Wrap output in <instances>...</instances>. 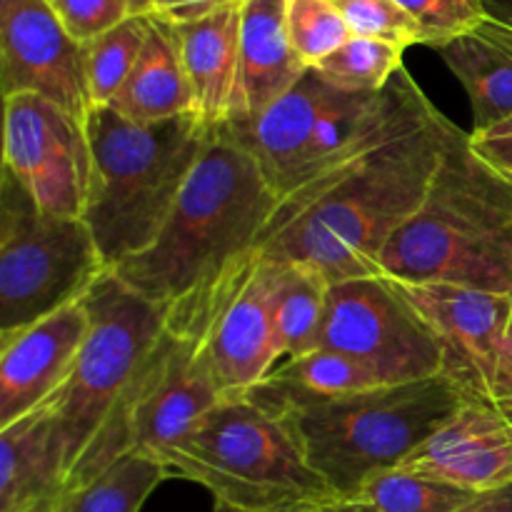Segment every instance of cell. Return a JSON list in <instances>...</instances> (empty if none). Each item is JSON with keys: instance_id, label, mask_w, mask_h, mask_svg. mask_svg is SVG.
Returning <instances> with one entry per match:
<instances>
[{"instance_id": "obj_1", "label": "cell", "mask_w": 512, "mask_h": 512, "mask_svg": "<svg viewBox=\"0 0 512 512\" xmlns=\"http://www.w3.org/2000/svg\"><path fill=\"white\" fill-rule=\"evenodd\" d=\"M448 123L408 70L395 73L375 128L323 178L278 205L258 253L310 265L330 283L380 275L385 245L428 195Z\"/></svg>"}, {"instance_id": "obj_2", "label": "cell", "mask_w": 512, "mask_h": 512, "mask_svg": "<svg viewBox=\"0 0 512 512\" xmlns=\"http://www.w3.org/2000/svg\"><path fill=\"white\" fill-rule=\"evenodd\" d=\"M278 205L250 150L220 125L158 238L113 273L140 298L175 308L255 253Z\"/></svg>"}, {"instance_id": "obj_3", "label": "cell", "mask_w": 512, "mask_h": 512, "mask_svg": "<svg viewBox=\"0 0 512 512\" xmlns=\"http://www.w3.org/2000/svg\"><path fill=\"white\" fill-rule=\"evenodd\" d=\"M380 275L512 295V183L448 123L445 150L423 205L388 240Z\"/></svg>"}, {"instance_id": "obj_4", "label": "cell", "mask_w": 512, "mask_h": 512, "mask_svg": "<svg viewBox=\"0 0 512 512\" xmlns=\"http://www.w3.org/2000/svg\"><path fill=\"white\" fill-rule=\"evenodd\" d=\"M85 133L93 173L83 220L113 270L158 238L215 128L198 113L143 125L93 105Z\"/></svg>"}, {"instance_id": "obj_5", "label": "cell", "mask_w": 512, "mask_h": 512, "mask_svg": "<svg viewBox=\"0 0 512 512\" xmlns=\"http://www.w3.org/2000/svg\"><path fill=\"white\" fill-rule=\"evenodd\" d=\"M158 463L170 478L210 490L215 503L243 512L320 508L333 490L310 468L288 420L248 398H223Z\"/></svg>"}, {"instance_id": "obj_6", "label": "cell", "mask_w": 512, "mask_h": 512, "mask_svg": "<svg viewBox=\"0 0 512 512\" xmlns=\"http://www.w3.org/2000/svg\"><path fill=\"white\" fill-rule=\"evenodd\" d=\"M465 403L463 393L438 375L305 405L283 420L335 498L350 500L375 475L400 468Z\"/></svg>"}, {"instance_id": "obj_7", "label": "cell", "mask_w": 512, "mask_h": 512, "mask_svg": "<svg viewBox=\"0 0 512 512\" xmlns=\"http://www.w3.org/2000/svg\"><path fill=\"white\" fill-rule=\"evenodd\" d=\"M83 303L90 333L68 383L50 400L68 475L93 440L120 418L165 335V308L133 293L113 270L95 280Z\"/></svg>"}, {"instance_id": "obj_8", "label": "cell", "mask_w": 512, "mask_h": 512, "mask_svg": "<svg viewBox=\"0 0 512 512\" xmlns=\"http://www.w3.org/2000/svg\"><path fill=\"white\" fill-rule=\"evenodd\" d=\"M105 263L83 218L40 208L8 173L0 175V338L83 300Z\"/></svg>"}, {"instance_id": "obj_9", "label": "cell", "mask_w": 512, "mask_h": 512, "mask_svg": "<svg viewBox=\"0 0 512 512\" xmlns=\"http://www.w3.org/2000/svg\"><path fill=\"white\" fill-rule=\"evenodd\" d=\"M383 108L385 90L348 93L308 68L248 130L230 135L250 150L275 198L285 203L348 158Z\"/></svg>"}, {"instance_id": "obj_10", "label": "cell", "mask_w": 512, "mask_h": 512, "mask_svg": "<svg viewBox=\"0 0 512 512\" xmlns=\"http://www.w3.org/2000/svg\"><path fill=\"white\" fill-rule=\"evenodd\" d=\"M223 398L205 365L198 338L165 328L133 398L120 418L108 425L75 463L65 490L90 483L128 453H143L158 460Z\"/></svg>"}, {"instance_id": "obj_11", "label": "cell", "mask_w": 512, "mask_h": 512, "mask_svg": "<svg viewBox=\"0 0 512 512\" xmlns=\"http://www.w3.org/2000/svg\"><path fill=\"white\" fill-rule=\"evenodd\" d=\"M170 333L198 338L200 353L225 398H240L280 365L270 310V263L245 255L203 295L165 310Z\"/></svg>"}, {"instance_id": "obj_12", "label": "cell", "mask_w": 512, "mask_h": 512, "mask_svg": "<svg viewBox=\"0 0 512 512\" xmlns=\"http://www.w3.org/2000/svg\"><path fill=\"white\" fill-rule=\"evenodd\" d=\"M320 348L358 360L385 385L443 375L438 335L383 275L330 283Z\"/></svg>"}, {"instance_id": "obj_13", "label": "cell", "mask_w": 512, "mask_h": 512, "mask_svg": "<svg viewBox=\"0 0 512 512\" xmlns=\"http://www.w3.org/2000/svg\"><path fill=\"white\" fill-rule=\"evenodd\" d=\"M3 170L43 210L83 218L93 173L85 120L40 95L3 98Z\"/></svg>"}, {"instance_id": "obj_14", "label": "cell", "mask_w": 512, "mask_h": 512, "mask_svg": "<svg viewBox=\"0 0 512 512\" xmlns=\"http://www.w3.org/2000/svg\"><path fill=\"white\" fill-rule=\"evenodd\" d=\"M443 345V378L468 403L493 408L498 375L508 360L512 295L440 283H395Z\"/></svg>"}, {"instance_id": "obj_15", "label": "cell", "mask_w": 512, "mask_h": 512, "mask_svg": "<svg viewBox=\"0 0 512 512\" xmlns=\"http://www.w3.org/2000/svg\"><path fill=\"white\" fill-rule=\"evenodd\" d=\"M0 90L3 98L40 95L78 120L93 108L83 45L48 0H0Z\"/></svg>"}, {"instance_id": "obj_16", "label": "cell", "mask_w": 512, "mask_h": 512, "mask_svg": "<svg viewBox=\"0 0 512 512\" xmlns=\"http://www.w3.org/2000/svg\"><path fill=\"white\" fill-rule=\"evenodd\" d=\"M88 333L90 315L78 300L0 338V428L43 408L60 393Z\"/></svg>"}, {"instance_id": "obj_17", "label": "cell", "mask_w": 512, "mask_h": 512, "mask_svg": "<svg viewBox=\"0 0 512 512\" xmlns=\"http://www.w3.org/2000/svg\"><path fill=\"white\" fill-rule=\"evenodd\" d=\"M400 468L475 495L505 488L512 483V425L490 405L465 403Z\"/></svg>"}, {"instance_id": "obj_18", "label": "cell", "mask_w": 512, "mask_h": 512, "mask_svg": "<svg viewBox=\"0 0 512 512\" xmlns=\"http://www.w3.org/2000/svg\"><path fill=\"white\" fill-rule=\"evenodd\" d=\"M288 30V0H245L233 103L223 128L248 130L305 75Z\"/></svg>"}, {"instance_id": "obj_19", "label": "cell", "mask_w": 512, "mask_h": 512, "mask_svg": "<svg viewBox=\"0 0 512 512\" xmlns=\"http://www.w3.org/2000/svg\"><path fill=\"white\" fill-rule=\"evenodd\" d=\"M68 458L53 405L0 428V512H33L63 495Z\"/></svg>"}, {"instance_id": "obj_20", "label": "cell", "mask_w": 512, "mask_h": 512, "mask_svg": "<svg viewBox=\"0 0 512 512\" xmlns=\"http://www.w3.org/2000/svg\"><path fill=\"white\" fill-rule=\"evenodd\" d=\"M243 5H230L185 23H170L193 90L195 113L213 128L225 125L233 103Z\"/></svg>"}, {"instance_id": "obj_21", "label": "cell", "mask_w": 512, "mask_h": 512, "mask_svg": "<svg viewBox=\"0 0 512 512\" xmlns=\"http://www.w3.org/2000/svg\"><path fill=\"white\" fill-rule=\"evenodd\" d=\"M110 108L143 125L195 113L178 38L168 20L150 15V33L143 53Z\"/></svg>"}, {"instance_id": "obj_22", "label": "cell", "mask_w": 512, "mask_h": 512, "mask_svg": "<svg viewBox=\"0 0 512 512\" xmlns=\"http://www.w3.org/2000/svg\"><path fill=\"white\" fill-rule=\"evenodd\" d=\"M385 385L370 368L358 360L330 348H318L300 358L283 360L268 378L243 398L253 400L258 408L283 418L290 410L305 405L328 403L343 395L363 393Z\"/></svg>"}, {"instance_id": "obj_23", "label": "cell", "mask_w": 512, "mask_h": 512, "mask_svg": "<svg viewBox=\"0 0 512 512\" xmlns=\"http://www.w3.org/2000/svg\"><path fill=\"white\" fill-rule=\"evenodd\" d=\"M270 263V310L280 360L320 348L330 280L310 265Z\"/></svg>"}, {"instance_id": "obj_24", "label": "cell", "mask_w": 512, "mask_h": 512, "mask_svg": "<svg viewBox=\"0 0 512 512\" xmlns=\"http://www.w3.org/2000/svg\"><path fill=\"white\" fill-rule=\"evenodd\" d=\"M473 108V130L490 128L512 115V50L485 33L463 35L438 48Z\"/></svg>"}, {"instance_id": "obj_25", "label": "cell", "mask_w": 512, "mask_h": 512, "mask_svg": "<svg viewBox=\"0 0 512 512\" xmlns=\"http://www.w3.org/2000/svg\"><path fill=\"white\" fill-rule=\"evenodd\" d=\"M168 478V470L155 458L128 453L90 483L65 490L55 512H140L153 490Z\"/></svg>"}, {"instance_id": "obj_26", "label": "cell", "mask_w": 512, "mask_h": 512, "mask_svg": "<svg viewBox=\"0 0 512 512\" xmlns=\"http://www.w3.org/2000/svg\"><path fill=\"white\" fill-rule=\"evenodd\" d=\"M150 33V13H135L118 28L83 45L93 105H110L133 73Z\"/></svg>"}, {"instance_id": "obj_27", "label": "cell", "mask_w": 512, "mask_h": 512, "mask_svg": "<svg viewBox=\"0 0 512 512\" xmlns=\"http://www.w3.org/2000/svg\"><path fill=\"white\" fill-rule=\"evenodd\" d=\"M403 53V45L353 35L333 55L320 60L315 70L330 85L348 93H380L388 88L395 73L405 68Z\"/></svg>"}, {"instance_id": "obj_28", "label": "cell", "mask_w": 512, "mask_h": 512, "mask_svg": "<svg viewBox=\"0 0 512 512\" xmlns=\"http://www.w3.org/2000/svg\"><path fill=\"white\" fill-rule=\"evenodd\" d=\"M358 498L380 512H455L478 495L428 475L393 468L368 480Z\"/></svg>"}, {"instance_id": "obj_29", "label": "cell", "mask_w": 512, "mask_h": 512, "mask_svg": "<svg viewBox=\"0 0 512 512\" xmlns=\"http://www.w3.org/2000/svg\"><path fill=\"white\" fill-rule=\"evenodd\" d=\"M288 30L295 53L308 68H315L353 38L330 0H288Z\"/></svg>"}, {"instance_id": "obj_30", "label": "cell", "mask_w": 512, "mask_h": 512, "mask_svg": "<svg viewBox=\"0 0 512 512\" xmlns=\"http://www.w3.org/2000/svg\"><path fill=\"white\" fill-rule=\"evenodd\" d=\"M420 30V45L443 48L488 20L485 0H395Z\"/></svg>"}, {"instance_id": "obj_31", "label": "cell", "mask_w": 512, "mask_h": 512, "mask_svg": "<svg viewBox=\"0 0 512 512\" xmlns=\"http://www.w3.org/2000/svg\"><path fill=\"white\" fill-rule=\"evenodd\" d=\"M330 3L340 10L350 33L358 38L388 40L403 48L420 43L418 25L395 0H330Z\"/></svg>"}, {"instance_id": "obj_32", "label": "cell", "mask_w": 512, "mask_h": 512, "mask_svg": "<svg viewBox=\"0 0 512 512\" xmlns=\"http://www.w3.org/2000/svg\"><path fill=\"white\" fill-rule=\"evenodd\" d=\"M50 5L70 38L80 45H88L135 15L130 0H53Z\"/></svg>"}, {"instance_id": "obj_33", "label": "cell", "mask_w": 512, "mask_h": 512, "mask_svg": "<svg viewBox=\"0 0 512 512\" xmlns=\"http://www.w3.org/2000/svg\"><path fill=\"white\" fill-rule=\"evenodd\" d=\"M470 148L512 183V115L490 128L470 133Z\"/></svg>"}, {"instance_id": "obj_34", "label": "cell", "mask_w": 512, "mask_h": 512, "mask_svg": "<svg viewBox=\"0 0 512 512\" xmlns=\"http://www.w3.org/2000/svg\"><path fill=\"white\" fill-rule=\"evenodd\" d=\"M243 3L245 0H150V15L168 20V23H185V20L203 18L215 10Z\"/></svg>"}, {"instance_id": "obj_35", "label": "cell", "mask_w": 512, "mask_h": 512, "mask_svg": "<svg viewBox=\"0 0 512 512\" xmlns=\"http://www.w3.org/2000/svg\"><path fill=\"white\" fill-rule=\"evenodd\" d=\"M485 8L488 20L478 30L512 50V0H485Z\"/></svg>"}, {"instance_id": "obj_36", "label": "cell", "mask_w": 512, "mask_h": 512, "mask_svg": "<svg viewBox=\"0 0 512 512\" xmlns=\"http://www.w3.org/2000/svg\"><path fill=\"white\" fill-rule=\"evenodd\" d=\"M455 512H512V483L490 493H480L465 508Z\"/></svg>"}, {"instance_id": "obj_37", "label": "cell", "mask_w": 512, "mask_h": 512, "mask_svg": "<svg viewBox=\"0 0 512 512\" xmlns=\"http://www.w3.org/2000/svg\"><path fill=\"white\" fill-rule=\"evenodd\" d=\"M512 405V315H510V325H508V360H505L503 370L498 375V385H495V398H493V408L498 413L508 410Z\"/></svg>"}, {"instance_id": "obj_38", "label": "cell", "mask_w": 512, "mask_h": 512, "mask_svg": "<svg viewBox=\"0 0 512 512\" xmlns=\"http://www.w3.org/2000/svg\"><path fill=\"white\" fill-rule=\"evenodd\" d=\"M320 512H380V510L373 508L368 500L350 498V500H333V503L323 505V510Z\"/></svg>"}, {"instance_id": "obj_39", "label": "cell", "mask_w": 512, "mask_h": 512, "mask_svg": "<svg viewBox=\"0 0 512 512\" xmlns=\"http://www.w3.org/2000/svg\"><path fill=\"white\" fill-rule=\"evenodd\" d=\"M133 13H150V0H130Z\"/></svg>"}, {"instance_id": "obj_40", "label": "cell", "mask_w": 512, "mask_h": 512, "mask_svg": "<svg viewBox=\"0 0 512 512\" xmlns=\"http://www.w3.org/2000/svg\"><path fill=\"white\" fill-rule=\"evenodd\" d=\"M55 503H58V500H53V503H43L40 508H35L33 512H55Z\"/></svg>"}, {"instance_id": "obj_41", "label": "cell", "mask_w": 512, "mask_h": 512, "mask_svg": "<svg viewBox=\"0 0 512 512\" xmlns=\"http://www.w3.org/2000/svg\"><path fill=\"white\" fill-rule=\"evenodd\" d=\"M213 512H243V510H235V508H230V505H223V503H215V508H213Z\"/></svg>"}, {"instance_id": "obj_42", "label": "cell", "mask_w": 512, "mask_h": 512, "mask_svg": "<svg viewBox=\"0 0 512 512\" xmlns=\"http://www.w3.org/2000/svg\"><path fill=\"white\" fill-rule=\"evenodd\" d=\"M323 510V505L320 508H313V505H308V508H293V510H285V512H320Z\"/></svg>"}, {"instance_id": "obj_43", "label": "cell", "mask_w": 512, "mask_h": 512, "mask_svg": "<svg viewBox=\"0 0 512 512\" xmlns=\"http://www.w3.org/2000/svg\"><path fill=\"white\" fill-rule=\"evenodd\" d=\"M48 3H53V0H48Z\"/></svg>"}]
</instances>
